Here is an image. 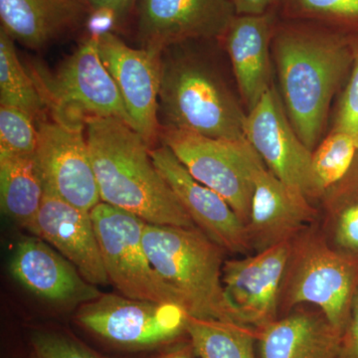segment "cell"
<instances>
[{
    "label": "cell",
    "mask_w": 358,
    "mask_h": 358,
    "mask_svg": "<svg viewBox=\"0 0 358 358\" xmlns=\"http://www.w3.org/2000/svg\"><path fill=\"white\" fill-rule=\"evenodd\" d=\"M272 50L285 110L294 131L313 152L326 126L331 99L355 62V48L341 33L293 23L275 27Z\"/></svg>",
    "instance_id": "6da1fadb"
},
{
    "label": "cell",
    "mask_w": 358,
    "mask_h": 358,
    "mask_svg": "<svg viewBox=\"0 0 358 358\" xmlns=\"http://www.w3.org/2000/svg\"><path fill=\"white\" fill-rule=\"evenodd\" d=\"M86 131L101 202L147 223L196 227L157 171L150 147L138 131L115 117H92Z\"/></svg>",
    "instance_id": "7a4b0ae2"
},
{
    "label": "cell",
    "mask_w": 358,
    "mask_h": 358,
    "mask_svg": "<svg viewBox=\"0 0 358 358\" xmlns=\"http://www.w3.org/2000/svg\"><path fill=\"white\" fill-rule=\"evenodd\" d=\"M143 242L155 272L189 317L249 327L224 289L223 249L201 230L145 223Z\"/></svg>",
    "instance_id": "3957f363"
},
{
    "label": "cell",
    "mask_w": 358,
    "mask_h": 358,
    "mask_svg": "<svg viewBox=\"0 0 358 358\" xmlns=\"http://www.w3.org/2000/svg\"><path fill=\"white\" fill-rule=\"evenodd\" d=\"M247 113L210 64L167 47L162 53L160 127L226 141H244Z\"/></svg>",
    "instance_id": "277c9868"
},
{
    "label": "cell",
    "mask_w": 358,
    "mask_h": 358,
    "mask_svg": "<svg viewBox=\"0 0 358 358\" xmlns=\"http://www.w3.org/2000/svg\"><path fill=\"white\" fill-rule=\"evenodd\" d=\"M29 72L52 117L85 124L92 117H115L134 129L121 93L101 59L98 37L80 44L53 72L38 64Z\"/></svg>",
    "instance_id": "5b68a950"
},
{
    "label": "cell",
    "mask_w": 358,
    "mask_h": 358,
    "mask_svg": "<svg viewBox=\"0 0 358 358\" xmlns=\"http://www.w3.org/2000/svg\"><path fill=\"white\" fill-rule=\"evenodd\" d=\"M357 288L358 257L329 246L315 235H305L292 243L282 285L288 307L313 303L343 334Z\"/></svg>",
    "instance_id": "8992f818"
},
{
    "label": "cell",
    "mask_w": 358,
    "mask_h": 358,
    "mask_svg": "<svg viewBox=\"0 0 358 358\" xmlns=\"http://www.w3.org/2000/svg\"><path fill=\"white\" fill-rule=\"evenodd\" d=\"M159 138L193 178L221 195L248 224L254 173L263 162L248 141L217 140L164 127Z\"/></svg>",
    "instance_id": "52a82bcc"
},
{
    "label": "cell",
    "mask_w": 358,
    "mask_h": 358,
    "mask_svg": "<svg viewBox=\"0 0 358 358\" xmlns=\"http://www.w3.org/2000/svg\"><path fill=\"white\" fill-rule=\"evenodd\" d=\"M188 317L178 303L107 294L82 305L76 320L83 329L110 345L143 350L171 345L186 333Z\"/></svg>",
    "instance_id": "ba28073f"
},
{
    "label": "cell",
    "mask_w": 358,
    "mask_h": 358,
    "mask_svg": "<svg viewBox=\"0 0 358 358\" xmlns=\"http://www.w3.org/2000/svg\"><path fill=\"white\" fill-rule=\"evenodd\" d=\"M91 217L109 281L122 296L183 307L150 264L143 242L145 220L103 202L94 207Z\"/></svg>",
    "instance_id": "9c48e42d"
},
{
    "label": "cell",
    "mask_w": 358,
    "mask_h": 358,
    "mask_svg": "<svg viewBox=\"0 0 358 358\" xmlns=\"http://www.w3.org/2000/svg\"><path fill=\"white\" fill-rule=\"evenodd\" d=\"M85 129V122L55 117L37 122L35 159L45 189L81 210L91 212L101 197Z\"/></svg>",
    "instance_id": "30bf717a"
},
{
    "label": "cell",
    "mask_w": 358,
    "mask_h": 358,
    "mask_svg": "<svg viewBox=\"0 0 358 358\" xmlns=\"http://www.w3.org/2000/svg\"><path fill=\"white\" fill-rule=\"evenodd\" d=\"M245 138L275 178L308 199L320 196L313 152L294 131L274 87L247 113Z\"/></svg>",
    "instance_id": "8fae6325"
},
{
    "label": "cell",
    "mask_w": 358,
    "mask_h": 358,
    "mask_svg": "<svg viewBox=\"0 0 358 358\" xmlns=\"http://www.w3.org/2000/svg\"><path fill=\"white\" fill-rule=\"evenodd\" d=\"M98 47L103 65L121 93L134 131L150 147L159 138L162 53L143 47L131 48L112 32L99 35Z\"/></svg>",
    "instance_id": "7c38bea8"
},
{
    "label": "cell",
    "mask_w": 358,
    "mask_h": 358,
    "mask_svg": "<svg viewBox=\"0 0 358 358\" xmlns=\"http://www.w3.org/2000/svg\"><path fill=\"white\" fill-rule=\"evenodd\" d=\"M236 15L230 0H138L141 47L160 52L192 40L222 38Z\"/></svg>",
    "instance_id": "4fadbf2b"
},
{
    "label": "cell",
    "mask_w": 358,
    "mask_h": 358,
    "mask_svg": "<svg viewBox=\"0 0 358 358\" xmlns=\"http://www.w3.org/2000/svg\"><path fill=\"white\" fill-rule=\"evenodd\" d=\"M292 243L282 242L256 255L224 262V289L246 326L261 329L275 320Z\"/></svg>",
    "instance_id": "5bb4252c"
},
{
    "label": "cell",
    "mask_w": 358,
    "mask_h": 358,
    "mask_svg": "<svg viewBox=\"0 0 358 358\" xmlns=\"http://www.w3.org/2000/svg\"><path fill=\"white\" fill-rule=\"evenodd\" d=\"M150 152L199 229L226 251L243 254L251 249L246 225L221 195L193 178L166 145L150 148Z\"/></svg>",
    "instance_id": "9a60e30c"
},
{
    "label": "cell",
    "mask_w": 358,
    "mask_h": 358,
    "mask_svg": "<svg viewBox=\"0 0 358 358\" xmlns=\"http://www.w3.org/2000/svg\"><path fill=\"white\" fill-rule=\"evenodd\" d=\"M30 233L57 250L90 284L110 282L91 212L81 210L45 189Z\"/></svg>",
    "instance_id": "2e32d148"
},
{
    "label": "cell",
    "mask_w": 358,
    "mask_h": 358,
    "mask_svg": "<svg viewBox=\"0 0 358 358\" xmlns=\"http://www.w3.org/2000/svg\"><path fill=\"white\" fill-rule=\"evenodd\" d=\"M10 273L28 291L52 303L84 305L102 296L72 263L39 237H24L18 242Z\"/></svg>",
    "instance_id": "e0dca14e"
},
{
    "label": "cell",
    "mask_w": 358,
    "mask_h": 358,
    "mask_svg": "<svg viewBox=\"0 0 358 358\" xmlns=\"http://www.w3.org/2000/svg\"><path fill=\"white\" fill-rule=\"evenodd\" d=\"M251 210L246 225L250 246L257 251L293 241L315 212L307 197L292 189L266 167L257 166Z\"/></svg>",
    "instance_id": "ac0fdd59"
},
{
    "label": "cell",
    "mask_w": 358,
    "mask_h": 358,
    "mask_svg": "<svg viewBox=\"0 0 358 358\" xmlns=\"http://www.w3.org/2000/svg\"><path fill=\"white\" fill-rule=\"evenodd\" d=\"M272 13L235 15L222 36L240 95L251 110L273 86L270 49L275 30Z\"/></svg>",
    "instance_id": "d6986e66"
},
{
    "label": "cell",
    "mask_w": 358,
    "mask_h": 358,
    "mask_svg": "<svg viewBox=\"0 0 358 358\" xmlns=\"http://www.w3.org/2000/svg\"><path fill=\"white\" fill-rule=\"evenodd\" d=\"M85 0H0L1 28L27 48H44L76 29L88 8Z\"/></svg>",
    "instance_id": "ffe728a7"
},
{
    "label": "cell",
    "mask_w": 358,
    "mask_h": 358,
    "mask_svg": "<svg viewBox=\"0 0 358 358\" xmlns=\"http://www.w3.org/2000/svg\"><path fill=\"white\" fill-rule=\"evenodd\" d=\"M343 336L324 315L296 313L260 329L261 358H339Z\"/></svg>",
    "instance_id": "44dd1931"
},
{
    "label": "cell",
    "mask_w": 358,
    "mask_h": 358,
    "mask_svg": "<svg viewBox=\"0 0 358 358\" xmlns=\"http://www.w3.org/2000/svg\"><path fill=\"white\" fill-rule=\"evenodd\" d=\"M44 192L35 154L0 155V204L7 217L30 232Z\"/></svg>",
    "instance_id": "7402d4cb"
},
{
    "label": "cell",
    "mask_w": 358,
    "mask_h": 358,
    "mask_svg": "<svg viewBox=\"0 0 358 358\" xmlns=\"http://www.w3.org/2000/svg\"><path fill=\"white\" fill-rule=\"evenodd\" d=\"M0 103L28 113L35 121L45 120L47 108L29 71L20 60L14 40L0 29Z\"/></svg>",
    "instance_id": "603a6c76"
},
{
    "label": "cell",
    "mask_w": 358,
    "mask_h": 358,
    "mask_svg": "<svg viewBox=\"0 0 358 358\" xmlns=\"http://www.w3.org/2000/svg\"><path fill=\"white\" fill-rule=\"evenodd\" d=\"M186 334L200 358H255L251 327L188 317Z\"/></svg>",
    "instance_id": "cb8c5ba5"
},
{
    "label": "cell",
    "mask_w": 358,
    "mask_h": 358,
    "mask_svg": "<svg viewBox=\"0 0 358 358\" xmlns=\"http://www.w3.org/2000/svg\"><path fill=\"white\" fill-rule=\"evenodd\" d=\"M327 193L334 248L358 257V155L350 173Z\"/></svg>",
    "instance_id": "d4e9b609"
},
{
    "label": "cell",
    "mask_w": 358,
    "mask_h": 358,
    "mask_svg": "<svg viewBox=\"0 0 358 358\" xmlns=\"http://www.w3.org/2000/svg\"><path fill=\"white\" fill-rule=\"evenodd\" d=\"M357 143L350 134L334 131L313 152V173L320 194L350 173L357 159Z\"/></svg>",
    "instance_id": "484cf974"
},
{
    "label": "cell",
    "mask_w": 358,
    "mask_h": 358,
    "mask_svg": "<svg viewBox=\"0 0 358 358\" xmlns=\"http://www.w3.org/2000/svg\"><path fill=\"white\" fill-rule=\"evenodd\" d=\"M289 18L358 29V0H282Z\"/></svg>",
    "instance_id": "4316f807"
},
{
    "label": "cell",
    "mask_w": 358,
    "mask_h": 358,
    "mask_svg": "<svg viewBox=\"0 0 358 358\" xmlns=\"http://www.w3.org/2000/svg\"><path fill=\"white\" fill-rule=\"evenodd\" d=\"M38 140L37 122L17 108L0 107V155H34Z\"/></svg>",
    "instance_id": "83f0119b"
},
{
    "label": "cell",
    "mask_w": 358,
    "mask_h": 358,
    "mask_svg": "<svg viewBox=\"0 0 358 358\" xmlns=\"http://www.w3.org/2000/svg\"><path fill=\"white\" fill-rule=\"evenodd\" d=\"M30 358H101L74 336L59 331L38 329L30 336Z\"/></svg>",
    "instance_id": "f1b7e54d"
},
{
    "label": "cell",
    "mask_w": 358,
    "mask_h": 358,
    "mask_svg": "<svg viewBox=\"0 0 358 358\" xmlns=\"http://www.w3.org/2000/svg\"><path fill=\"white\" fill-rule=\"evenodd\" d=\"M334 131L350 134L358 148V54L355 56L350 81L339 103Z\"/></svg>",
    "instance_id": "f546056e"
},
{
    "label": "cell",
    "mask_w": 358,
    "mask_h": 358,
    "mask_svg": "<svg viewBox=\"0 0 358 358\" xmlns=\"http://www.w3.org/2000/svg\"><path fill=\"white\" fill-rule=\"evenodd\" d=\"M339 358H358V288L353 296L350 319L343 333Z\"/></svg>",
    "instance_id": "4dcf8cb0"
},
{
    "label": "cell",
    "mask_w": 358,
    "mask_h": 358,
    "mask_svg": "<svg viewBox=\"0 0 358 358\" xmlns=\"http://www.w3.org/2000/svg\"><path fill=\"white\" fill-rule=\"evenodd\" d=\"M237 15H261L272 13L282 0H230Z\"/></svg>",
    "instance_id": "1f68e13d"
},
{
    "label": "cell",
    "mask_w": 358,
    "mask_h": 358,
    "mask_svg": "<svg viewBox=\"0 0 358 358\" xmlns=\"http://www.w3.org/2000/svg\"><path fill=\"white\" fill-rule=\"evenodd\" d=\"M87 6L96 13H107L115 18L122 17L134 6L136 0H85Z\"/></svg>",
    "instance_id": "d6a6232c"
},
{
    "label": "cell",
    "mask_w": 358,
    "mask_h": 358,
    "mask_svg": "<svg viewBox=\"0 0 358 358\" xmlns=\"http://www.w3.org/2000/svg\"><path fill=\"white\" fill-rule=\"evenodd\" d=\"M192 352H194L192 343L189 345H178L169 348L155 355L152 358H192Z\"/></svg>",
    "instance_id": "836d02e7"
}]
</instances>
